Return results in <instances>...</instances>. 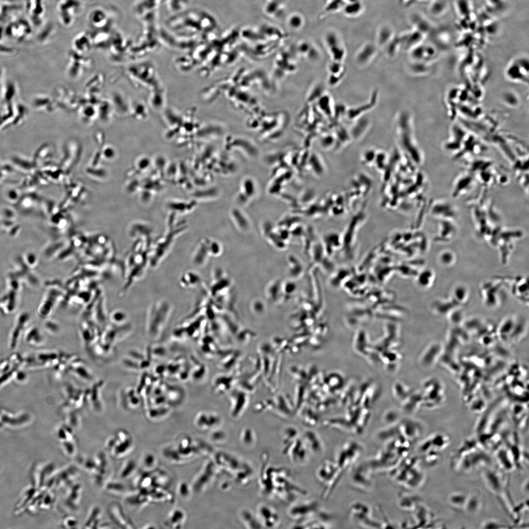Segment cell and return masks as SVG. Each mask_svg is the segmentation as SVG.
Listing matches in <instances>:
<instances>
[{"label": "cell", "instance_id": "obj_9", "mask_svg": "<svg viewBox=\"0 0 529 529\" xmlns=\"http://www.w3.org/2000/svg\"><path fill=\"white\" fill-rule=\"evenodd\" d=\"M363 450L360 443L354 440L348 441L339 450L335 461L344 471L357 461Z\"/></svg>", "mask_w": 529, "mask_h": 529}, {"label": "cell", "instance_id": "obj_8", "mask_svg": "<svg viewBox=\"0 0 529 529\" xmlns=\"http://www.w3.org/2000/svg\"><path fill=\"white\" fill-rule=\"evenodd\" d=\"M282 442V452L284 455L296 464L305 463L309 451L302 437L298 435L292 438L283 440Z\"/></svg>", "mask_w": 529, "mask_h": 529}, {"label": "cell", "instance_id": "obj_14", "mask_svg": "<svg viewBox=\"0 0 529 529\" xmlns=\"http://www.w3.org/2000/svg\"><path fill=\"white\" fill-rule=\"evenodd\" d=\"M80 3L78 0H63L59 5L61 20L65 25L70 24L78 13Z\"/></svg>", "mask_w": 529, "mask_h": 529}, {"label": "cell", "instance_id": "obj_1", "mask_svg": "<svg viewBox=\"0 0 529 529\" xmlns=\"http://www.w3.org/2000/svg\"><path fill=\"white\" fill-rule=\"evenodd\" d=\"M263 458L259 481L264 495L289 502L299 495L306 494L304 489L292 481L287 468L269 466L266 454Z\"/></svg>", "mask_w": 529, "mask_h": 529}, {"label": "cell", "instance_id": "obj_23", "mask_svg": "<svg viewBox=\"0 0 529 529\" xmlns=\"http://www.w3.org/2000/svg\"><path fill=\"white\" fill-rule=\"evenodd\" d=\"M467 495L463 492H457L452 493L448 498L450 505L455 509H464Z\"/></svg>", "mask_w": 529, "mask_h": 529}, {"label": "cell", "instance_id": "obj_25", "mask_svg": "<svg viewBox=\"0 0 529 529\" xmlns=\"http://www.w3.org/2000/svg\"><path fill=\"white\" fill-rule=\"evenodd\" d=\"M136 468V463L133 459L127 460L121 467L119 471V476L122 479H127L134 472Z\"/></svg>", "mask_w": 529, "mask_h": 529}, {"label": "cell", "instance_id": "obj_4", "mask_svg": "<svg viewBox=\"0 0 529 529\" xmlns=\"http://www.w3.org/2000/svg\"><path fill=\"white\" fill-rule=\"evenodd\" d=\"M343 471L335 461L326 459L318 467L316 471L318 480L323 485L322 497L329 498L338 482Z\"/></svg>", "mask_w": 529, "mask_h": 529}, {"label": "cell", "instance_id": "obj_30", "mask_svg": "<svg viewBox=\"0 0 529 529\" xmlns=\"http://www.w3.org/2000/svg\"><path fill=\"white\" fill-rule=\"evenodd\" d=\"M78 522L76 519L74 517L67 516L63 521V525L65 528L67 529H74L76 528L78 525Z\"/></svg>", "mask_w": 529, "mask_h": 529}, {"label": "cell", "instance_id": "obj_21", "mask_svg": "<svg viewBox=\"0 0 529 529\" xmlns=\"http://www.w3.org/2000/svg\"><path fill=\"white\" fill-rule=\"evenodd\" d=\"M101 510L98 506H94L89 511L84 524L86 529L98 528L100 524Z\"/></svg>", "mask_w": 529, "mask_h": 529}, {"label": "cell", "instance_id": "obj_7", "mask_svg": "<svg viewBox=\"0 0 529 529\" xmlns=\"http://www.w3.org/2000/svg\"><path fill=\"white\" fill-rule=\"evenodd\" d=\"M106 446L111 455L119 459L130 453L134 447V442L128 433L119 432L115 436L107 439Z\"/></svg>", "mask_w": 529, "mask_h": 529}, {"label": "cell", "instance_id": "obj_10", "mask_svg": "<svg viewBox=\"0 0 529 529\" xmlns=\"http://www.w3.org/2000/svg\"><path fill=\"white\" fill-rule=\"evenodd\" d=\"M373 472L367 460L355 465L350 473V480L352 484L360 490L369 491L373 485Z\"/></svg>", "mask_w": 529, "mask_h": 529}, {"label": "cell", "instance_id": "obj_26", "mask_svg": "<svg viewBox=\"0 0 529 529\" xmlns=\"http://www.w3.org/2000/svg\"><path fill=\"white\" fill-rule=\"evenodd\" d=\"M105 489L110 494L119 495L124 491L125 487L121 483L113 481L105 483Z\"/></svg>", "mask_w": 529, "mask_h": 529}, {"label": "cell", "instance_id": "obj_12", "mask_svg": "<svg viewBox=\"0 0 529 529\" xmlns=\"http://www.w3.org/2000/svg\"><path fill=\"white\" fill-rule=\"evenodd\" d=\"M108 514L114 523L120 528L133 529L134 524L125 514L122 506L117 503H113L108 507Z\"/></svg>", "mask_w": 529, "mask_h": 529}, {"label": "cell", "instance_id": "obj_2", "mask_svg": "<svg viewBox=\"0 0 529 529\" xmlns=\"http://www.w3.org/2000/svg\"><path fill=\"white\" fill-rule=\"evenodd\" d=\"M419 458L408 457L403 458L390 471L392 479L407 489H416L423 483L425 476L420 467Z\"/></svg>", "mask_w": 529, "mask_h": 529}, {"label": "cell", "instance_id": "obj_13", "mask_svg": "<svg viewBox=\"0 0 529 529\" xmlns=\"http://www.w3.org/2000/svg\"><path fill=\"white\" fill-rule=\"evenodd\" d=\"M476 181L472 174L467 170L460 174L454 182L453 189V195L454 197H458L471 190Z\"/></svg>", "mask_w": 529, "mask_h": 529}, {"label": "cell", "instance_id": "obj_6", "mask_svg": "<svg viewBox=\"0 0 529 529\" xmlns=\"http://www.w3.org/2000/svg\"><path fill=\"white\" fill-rule=\"evenodd\" d=\"M318 503L315 500H306L294 503L287 510V514L297 522L315 517L323 512L319 511Z\"/></svg>", "mask_w": 529, "mask_h": 529}, {"label": "cell", "instance_id": "obj_24", "mask_svg": "<svg viewBox=\"0 0 529 529\" xmlns=\"http://www.w3.org/2000/svg\"><path fill=\"white\" fill-rule=\"evenodd\" d=\"M240 440L242 444L248 447L254 445L256 441L255 433L250 429H245L241 433Z\"/></svg>", "mask_w": 529, "mask_h": 529}, {"label": "cell", "instance_id": "obj_32", "mask_svg": "<svg viewBox=\"0 0 529 529\" xmlns=\"http://www.w3.org/2000/svg\"><path fill=\"white\" fill-rule=\"evenodd\" d=\"M111 318L115 321L120 320L121 319L122 320L125 319L126 314L122 311L118 310L113 311L111 314Z\"/></svg>", "mask_w": 529, "mask_h": 529}, {"label": "cell", "instance_id": "obj_15", "mask_svg": "<svg viewBox=\"0 0 529 529\" xmlns=\"http://www.w3.org/2000/svg\"><path fill=\"white\" fill-rule=\"evenodd\" d=\"M302 438L309 452L320 454L324 450V444L320 437L315 432L308 431L303 434Z\"/></svg>", "mask_w": 529, "mask_h": 529}, {"label": "cell", "instance_id": "obj_20", "mask_svg": "<svg viewBox=\"0 0 529 529\" xmlns=\"http://www.w3.org/2000/svg\"><path fill=\"white\" fill-rule=\"evenodd\" d=\"M240 518L244 526L247 529L264 528L260 522L257 514H255L249 509H244L240 512Z\"/></svg>", "mask_w": 529, "mask_h": 529}, {"label": "cell", "instance_id": "obj_29", "mask_svg": "<svg viewBox=\"0 0 529 529\" xmlns=\"http://www.w3.org/2000/svg\"><path fill=\"white\" fill-rule=\"evenodd\" d=\"M454 255L449 251L442 252L439 257L441 263L444 265H450L455 260Z\"/></svg>", "mask_w": 529, "mask_h": 529}, {"label": "cell", "instance_id": "obj_17", "mask_svg": "<svg viewBox=\"0 0 529 529\" xmlns=\"http://www.w3.org/2000/svg\"><path fill=\"white\" fill-rule=\"evenodd\" d=\"M82 486L79 483L71 484L66 494L65 503L69 507L74 509L80 502Z\"/></svg>", "mask_w": 529, "mask_h": 529}, {"label": "cell", "instance_id": "obj_28", "mask_svg": "<svg viewBox=\"0 0 529 529\" xmlns=\"http://www.w3.org/2000/svg\"><path fill=\"white\" fill-rule=\"evenodd\" d=\"M156 459L154 456L150 454H146L144 456L142 459L143 466L146 469L151 468L156 463Z\"/></svg>", "mask_w": 529, "mask_h": 529}, {"label": "cell", "instance_id": "obj_19", "mask_svg": "<svg viewBox=\"0 0 529 529\" xmlns=\"http://www.w3.org/2000/svg\"><path fill=\"white\" fill-rule=\"evenodd\" d=\"M479 491L473 490L467 496L464 509L471 514L478 512L481 506V498Z\"/></svg>", "mask_w": 529, "mask_h": 529}, {"label": "cell", "instance_id": "obj_11", "mask_svg": "<svg viewBox=\"0 0 529 529\" xmlns=\"http://www.w3.org/2000/svg\"><path fill=\"white\" fill-rule=\"evenodd\" d=\"M257 516L264 528H275L280 523L278 514L272 507L265 504L258 506Z\"/></svg>", "mask_w": 529, "mask_h": 529}, {"label": "cell", "instance_id": "obj_16", "mask_svg": "<svg viewBox=\"0 0 529 529\" xmlns=\"http://www.w3.org/2000/svg\"><path fill=\"white\" fill-rule=\"evenodd\" d=\"M420 499L416 495L408 493H401L398 498V505L402 510L413 512L420 504Z\"/></svg>", "mask_w": 529, "mask_h": 529}, {"label": "cell", "instance_id": "obj_18", "mask_svg": "<svg viewBox=\"0 0 529 529\" xmlns=\"http://www.w3.org/2000/svg\"><path fill=\"white\" fill-rule=\"evenodd\" d=\"M484 481L491 490L497 492L503 487L504 480L502 475L496 471H486L484 474Z\"/></svg>", "mask_w": 529, "mask_h": 529}, {"label": "cell", "instance_id": "obj_27", "mask_svg": "<svg viewBox=\"0 0 529 529\" xmlns=\"http://www.w3.org/2000/svg\"><path fill=\"white\" fill-rule=\"evenodd\" d=\"M64 453L69 457H73L77 452V445L75 440L67 441L60 442Z\"/></svg>", "mask_w": 529, "mask_h": 529}, {"label": "cell", "instance_id": "obj_31", "mask_svg": "<svg viewBox=\"0 0 529 529\" xmlns=\"http://www.w3.org/2000/svg\"><path fill=\"white\" fill-rule=\"evenodd\" d=\"M445 7V3L441 0L433 2L431 6V11L434 14H440L444 11Z\"/></svg>", "mask_w": 529, "mask_h": 529}, {"label": "cell", "instance_id": "obj_22", "mask_svg": "<svg viewBox=\"0 0 529 529\" xmlns=\"http://www.w3.org/2000/svg\"><path fill=\"white\" fill-rule=\"evenodd\" d=\"M77 473V470L73 466H69L64 468L59 475V484L61 486L72 484Z\"/></svg>", "mask_w": 529, "mask_h": 529}, {"label": "cell", "instance_id": "obj_5", "mask_svg": "<svg viewBox=\"0 0 529 529\" xmlns=\"http://www.w3.org/2000/svg\"><path fill=\"white\" fill-rule=\"evenodd\" d=\"M350 518L358 525L364 528H383V524L375 518L373 510L362 502L353 503L349 508Z\"/></svg>", "mask_w": 529, "mask_h": 529}, {"label": "cell", "instance_id": "obj_3", "mask_svg": "<svg viewBox=\"0 0 529 529\" xmlns=\"http://www.w3.org/2000/svg\"><path fill=\"white\" fill-rule=\"evenodd\" d=\"M210 447L206 444L189 437L179 438L174 443L164 449V455L167 459L175 463L190 461L203 455L204 451Z\"/></svg>", "mask_w": 529, "mask_h": 529}]
</instances>
